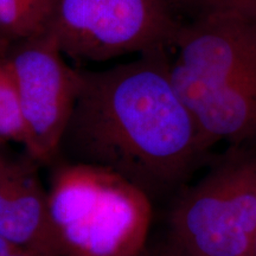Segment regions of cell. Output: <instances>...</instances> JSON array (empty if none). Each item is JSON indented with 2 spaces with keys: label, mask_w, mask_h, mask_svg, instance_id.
Here are the masks:
<instances>
[{
  "label": "cell",
  "mask_w": 256,
  "mask_h": 256,
  "mask_svg": "<svg viewBox=\"0 0 256 256\" xmlns=\"http://www.w3.org/2000/svg\"><path fill=\"white\" fill-rule=\"evenodd\" d=\"M252 256H256V235H255V241H254V246H252Z\"/></svg>",
  "instance_id": "obj_14"
},
{
  "label": "cell",
  "mask_w": 256,
  "mask_h": 256,
  "mask_svg": "<svg viewBox=\"0 0 256 256\" xmlns=\"http://www.w3.org/2000/svg\"><path fill=\"white\" fill-rule=\"evenodd\" d=\"M256 150L230 147L171 215L172 248L185 256H252Z\"/></svg>",
  "instance_id": "obj_4"
},
{
  "label": "cell",
  "mask_w": 256,
  "mask_h": 256,
  "mask_svg": "<svg viewBox=\"0 0 256 256\" xmlns=\"http://www.w3.org/2000/svg\"><path fill=\"white\" fill-rule=\"evenodd\" d=\"M186 18L179 0H57L44 34L80 62L172 50Z\"/></svg>",
  "instance_id": "obj_5"
},
{
  "label": "cell",
  "mask_w": 256,
  "mask_h": 256,
  "mask_svg": "<svg viewBox=\"0 0 256 256\" xmlns=\"http://www.w3.org/2000/svg\"><path fill=\"white\" fill-rule=\"evenodd\" d=\"M11 46V43L8 40V38L4 36L2 30H0V56H5L6 52L8 51V48Z\"/></svg>",
  "instance_id": "obj_12"
},
{
  "label": "cell",
  "mask_w": 256,
  "mask_h": 256,
  "mask_svg": "<svg viewBox=\"0 0 256 256\" xmlns=\"http://www.w3.org/2000/svg\"><path fill=\"white\" fill-rule=\"evenodd\" d=\"M5 57L23 112L25 151L36 162H52L81 88V69L69 66L46 34L16 42Z\"/></svg>",
  "instance_id": "obj_6"
},
{
  "label": "cell",
  "mask_w": 256,
  "mask_h": 256,
  "mask_svg": "<svg viewBox=\"0 0 256 256\" xmlns=\"http://www.w3.org/2000/svg\"><path fill=\"white\" fill-rule=\"evenodd\" d=\"M49 212L62 256H140L152 222L151 197L98 166L55 170Z\"/></svg>",
  "instance_id": "obj_3"
},
{
  "label": "cell",
  "mask_w": 256,
  "mask_h": 256,
  "mask_svg": "<svg viewBox=\"0 0 256 256\" xmlns=\"http://www.w3.org/2000/svg\"><path fill=\"white\" fill-rule=\"evenodd\" d=\"M168 50H158L81 69L58 156L110 170L150 197L186 179L212 146L176 90Z\"/></svg>",
  "instance_id": "obj_1"
},
{
  "label": "cell",
  "mask_w": 256,
  "mask_h": 256,
  "mask_svg": "<svg viewBox=\"0 0 256 256\" xmlns=\"http://www.w3.org/2000/svg\"><path fill=\"white\" fill-rule=\"evenodd\" d=\"M186 19L209 14H234L256 20V0H179Z\"/></svg>",
  "instance_id": "obj_10"
},
{
  "label": "cell",
  "mask_w": 256,
  "mask_h": 256,
  "mask_svg": "<svg viewBox=\"0 0 256 256\" xmlns=\"http://www.w3.org/2000/svg\"><path fill=\"white\" fill-rule=\"evenodd\" d=\"M0 139L25 144L26 130L11 66L0 56Z\"/></svg>",
  "instance_id": "obj_9"
},
{
  "label": "cell",
  "mask_w": 256,
  "mask_h": 256,
  "mask_svg": "<svg viewBox=\"0 0 256 256\" xmlns=\"http://www.w3.org/2000/svg\"><path fill=\"white\" fill-rule=\"evenodd\" d=\"M172 50V83L210 145L256 150V20L186 19Z\"/></svg>",
  "instance_id": "obj_2"
},
{
  "label": "cell",
  "mask_w": 256,
  "mask_h": 256,
  "mask_svg": "<svg viewBox=\"0 0 256 256\" xmlns=\"http://www.w3.org/2000/svg\"><path fill=\"white\" fill-rule=\"evenodd\" d=\"M151 256H185V255H183L182 252H179L177 250H174V249L172 248L170 252H162V254H158V255H151Z\"/></svg>",
  "instance_id": "obj_13"
},
{
  "label": "cell",
  "mask_w": 256,
  "mask_h": 256,
  "mask_svg": "<svg viewBox=\"0 0 256 256\" xmlns=\"http://www.w3.org/2000/svg\"><path fill=\"white\" fill-rule=\"evenodd\" d=\"M0 256H37L28 249L0 236Z\"/></svg>",
  "instance_id": "obj_11"
},
{
  "label": "cell",
  "mask_w": 256,
  "mask_h": 256,
  "mask_svg": "<svg viewBox=\"0 0 256 256\" xmlns=\"http://www.w3.org/2000/svg\"><path fill=\"white\" fill-rule=\"evenodd\" d=\"M57 0H0V30L11 44L43 34Z\"/></svg>",
  "instance_id": "obj_8"
},
{
  "label": "cell",
  "mask_w": 256,
  "mask_h": 256,
  "mask_svg": "<svg viewBox=\"0 0 256 256\" xmlns=\"http://www.w3.org/2000/svg\"><path fill=\"white\" fill-rule=\"evenodd\" d=\"M34 160L0 148V236L37 256H62L49 212L48 191Z\"/></svg>",
  "instance_id": "obj_7"
}]
</instances>
